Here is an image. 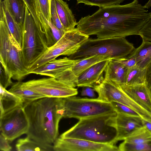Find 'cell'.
I'll list each match as a JSON object with an SVG mask.
<instances>
[{"instance_id":"obj_1","label":"cell","mask_w":151,"mask_h":151,"mask_svg":"<svg viewBox=\"0 0 151 151\" xmlns=\"http://www.w3.org/2000/svg\"><path fill=\"white\" fill-rule=\"evenodd\" d=\"M138 0L131 3L99 8L91 15L82 17L77 28L89 36L103 39L138 35L150 17Z\"/></svg>"},{"instance_id":"obj_2","label":"cell","mask_w":151,"mask_h":151,"mask_svg":"<svg viewBox=\"0 0 151 151\" xmlns=\"http://www.w3.org/2000/svg\"><path fill=\"white\" fill-rule=\"evenodd\" d=\"M29 122L27 137L43 143H54L59 124L63 116V99L45 97L24 104Z\"/></svg>"},{"instance_id":"obj_3","label":"cell","mask_w":151,"mask_h":151,"mask_svg":"<svg viewBox=\"0 0 151 151\" xmlns=\"http://www.w3.org/2000/svg\"><path fill=\"white\" fill-rule=\"evenodd\" d=\"M117 115L116 112L80 119L60 137L114 145L117 142Z\"/></svg>"},{"instance_id":"obj_4","label":"cell","mask_w":151,"mask_h":151,"mask_svg":"<svg viewBox=\"0 0 151 151\" xmlns=\"http://www.w3.org/2000/svg\"><path fill=\"white\" fill-rule=\"evenodd\" d=\"M135 49L125 37L89 38L76 53L68 58L75 60L94 55H107L113 60H119L127 58Z\"/></svg>"},{"instance_id":"obj_5","label":"cell","mask_w":151,"mask_h":151,"mask_svg":"<svg viewBox=\"0 0 151 151\" xmlns=\"http://www.w3.org/2000/svg\"><path fill=\"white\" fill-rule=\"evenodd\" d=\"M22 33V52L24 65L28 70L48 47L45 32L37 27L27 6Z\"/></svg>"},{"instance_id":"obj_6","label":"cell","mask_w":151,"mask_h":151,"mask_svg":"<svg viewBox=\"0 0 151 151\" xmlns=\"http://www.w3.org/2000/svg\"><path fill=\"white\" fill-rule=\"evenodd\" d=\"M4 19H0V64L12 78L19 81L29 74L21 50L13 43Z\"/></svg>"},{"instance_id":"obj_7","label":"cell","mask_w":151,"mask_h":151,"mask_svg":"<svg viewBox=\"0 0 151 151\" xmlns=\"http://www.w3.org/2000/svg\"><path fill=\"white\" fill-rule=\"evenodd\" d=\"M77 28L66 32L54 45L48 47L29 68V72L39 68L60 55L68 56L76 53L89 38Z\"/></svg>"},{"instance_id":"obj_8","label":"cell","mask_w":151,"mask_h":151,"mask_svg":"<svg viewBox=\"0 0 151 151\" xmlns=\"http://www.w3.org/2000/svg\"><path fill=\"white\" fill-rule=\"evenodd\" d=\"M73 96L63 98L64 118L80 119L116 112L111 103L97 98H82Z\"/></svg>"},{"instance_id":"obj_9","label":"cell","mask_w":151,"mask_h":151,"mask_svg":"<svg viewBox=\"0 0 151 151\" xmlns=\"http://www.w3.org/2000/svg\"><path fill=\"white\" fill-rule=\"evenodd\" d=\"M29 122L23 106H17L0 117V133L10 142L27 134Z\"/></svg>"},{"instance_id":"obj_10","label":"cell","mask_w":151,"mask_h":151,"mask_svg":"<svg viewBox=\"0 0 151 151\" xmlns=\"http://www.w3.org/2000/svg\"><path fill=\"white\" fill-rule=\"evenodd\" d=\"M22 85L47 97L64 98L78 93L77 89L68 86L55 78L50 77L22 82Z\"/></svg>"},{"instance_id":"obj_11","label":"cell","mask_w":151,"mask_h":151,"mask_svg":"<svg viewBox=\"0 0 151 151\" xmlns=\"http://www.w3.org/2000/svg\"><path fill=\"white\" fill-rule=\"evenodd\" d=\"M56 151H118L115 145L99 143L84 139L59 137L54 142Z\"/></svg>"},{"instance_id":"obj_12","label":"cell","mask_w":151,"mask_h":151,"mask_svg":"<svg viewBox=\"0 0 151 151\" xmlns=\"http://www.w3.org/2000/svg\"><path fill=\"white\" fill-rule=\"evenodd\" d=\"M113 59L109 55H94L79 59V60L68 70L57 75L56 79L71 87L76 86L78 77L88 68L99 62Z\"/></svg>"},{"instance_id":"obj_13","label":"cell","mask_w":151,"mask_h":151,"mask_svg":"<svg viewBox=\"0 0 151 151\" xmlns=\"http://www.w3.org/2000/svg\"><path fill=\"white\" fill-rule=\"evenodd\" d=\"M110 60L96 63L86 70L77 78L76 86L93 88L100 83L104 79L103 75Z\"/></svg>"},{"instance_id":"obj_14","label":"cell","mask_w":151,"mask_h":151,"mask_svg":"<svg viewBox=\"0 0 151 151\" xmlns=\"http://www.w3.org/2000/svg\"><path fill=\"white\" fill-rule=\"evenodd\" d=\"M117 113L116 120L117 131V142L124 140L134 131L144 126L142 119L140 116Z\"/></svg>"},{"instance_id":"obj_15","label":"cell","mask_w":151,"mask_h":151,"mask_svg":"<svg viewBox=\"0 0 151 151\" xmlns=\"http://www.w3.org/2000/svg\"><path fill=\"white\" fill-rule=\"evenodd\" d=\"M119 86L127 95L151 112V88L146 83Z\"/></svg>"},{"instance_id":"obj_16","label":"cell","mask_w":151,"mask_h":151,"mask_svg":"<svg viewBox=\"0 0 151 151\" xmlns=\"http://www.w3.org/2000/svg\"><path fill=\"white\" fill-rule=\"evenodd\" d=\"M79 59H71L66 57L51 60L44 65L29 72L34 73L54 78L58 74L66 70L78 61Z\"/></svg>"},{"instance_id":"obj_17","label":"cell","mask_w":151,"mask_h":151,"mask_svg":"<svg viewBox=\"0 0 151 151\" xmlns=\"http://www.w3.org/2000/svg\"><path fill=\"white\" fill-rule=\"evenodd\" d=\"M2 11L4 20L9 31L13 43L22 51V28L14 19L3 0H0V10Z\"/></svg>"},{"instance_id":"obj_18","label":"cell","mask_w":151,"mask_h":151,"mask_svg":"<svg viewBox=\"0 0 151 151\" xmlns=\"http://www.w3.org/2000/svg\"><path fill=\"white\" fill-rule=\"evenodd\" d=\"M128 69L118 60H110L105 70L104 78L119 85L124 84Z\"/></svg>"},{"instance_id":"obj_19","label":"cell","mask_w":151,"mask_h":151,"mask_svg":"<svg viewBox=\"0 0 151 151\" xmlns=\"http://www.w3.org/2000/svg\"><path fill=\"white\" fill-rule=\"evenodd\" d=\"M0 87V117L17 106H24L25 101L23 99L7 91L1 85Z\"/></svg>"},{"instance_id":"obj_20","label":"cell","mask_w":151,"mask_h":151,"mask_svg":"<svg viewBox=\"0 0 151 151\" xmlns=\"http://www.w3.org/2000/svg\"><path fill=\"white\" fill-rule=\"evenodd\" d=\"M135 59L136 66L146 69L151 63V42L142 40L141 44L128 56Z\"/></svg>"},{"instance_id":"obj_21","label":"cell","mask_w":151,"mask_h":151,"mask_svg":"<svg viewBox=\"0 0 151 151\" xmlns=\"http://www.w3.org/2000/svg\"><path fill=\"white\" fill-rule=\"evenodd\" d=\"M60 21L66 31L74 29L77 22L68 4L63 0H55Z\"/></svg>"},{"instance_id":"obj_22","label":"cell","mask_w":151,"mask_h":151,"mask_svg":"<svg viewBox=\"0 0 151 151\" xmlns=\"http://www.w3.org/2000/svg\"><path fill=\"white\" fill-rule=\"evenodd\" d=\"M3 1L14 19L22 28L26 6L24 0Z\"/></svg>"},{"instance_id":"obj_23","label":"cell","mask_w":151,"mask_h":151,"mask_svg":"<svg viewBox=\"0 0 151 151\" xmlns=\"http://www.w3.org/2000/svg\"><path fill=\"white\" fill-rule=\"evenodd\" d=\"M19 151H49L54 150L53 146L50 144L43 143L32 140L28 137L18 139L16 145Z\"/></svg>"},{"instance_id":"obj_24","label":"cell","mask_w":151,"mask_h":151,"mask_svg":"<svg viewBox=\"0 0 151 151\" xmlns=\"http://www.w3.org/2000/svg\"><path fill=\"white\" fill-rule=\"evenodd\" d=\"M9 91L23 99L24 104L46 97L43 95L32 91L24 87L22 82L18 81L12 84Z\"/></svg>"},{"instance_id":"obj_25","label":"cell","mask_w":151,"mask_h":151,"mask_svg":"<svg viewBox=\"0 0 151 151\" xmlns=\"http://www.w3.org/2000/svg\"><path fill=\"white\" fill-rule=\"evenodd\" d=\"M146 69L137 66L128 68L126 74L125 83L132 85L146 83Z\"/></svg>"},{"instance_id":"obj_26","label":"cell","mask_w":151,"mask_h":151,"mask_svg":"<svg viewBox=\"0 0 151 151\" xmlns=\"http://www.w3.org/2000/svg\"><path fill=\"white\" fill-rule=\"evenodd\" d=\"M124 141L134 144H142L151 141V136L149 132L144 126L134 131Z\"/></svg>"},{"instance_id":"obj_27","label":"cell","mask_w":151,"mask_h":151,"mask_svg":"<svg viewBox=\"0 0 151 151\" xmlns=\"http://www.w3.org/2000/svg\"><path fill=\"white\" fill-rule=\"evenodd\" d=\"M51 0H36L38 12L43 28L51 21L50 6Z\"/></svg>"},{"instance_id":"obj_28","label":"cell","mask_w":151,"mask_h":151,"mask_svg":"<svg viewBox=\"0 0 151 151\" xmlns=\"http://www.w3.org/2000/svg\"><path fill=\"white\" fill-rule=\"evenodd\" d=\"M118 148L120 151H151V141L134 144L124 141L119 145Z\"/></svg>"},{"instance_id":"obj_29","label":"cell","mask_w":151,"mask_h":151,"mask_svg":"<svg viewBox=\"0 0 151 151\" xmlns=\"http://www.w3.org/2000/svg\"><path fill=\"white\" fill-rule=\"evenodd\" d=\"M125 0H76L77 4L81 3L99 8L120 5Z\"/></svg>"},{"instance_id":"obj_30","label":"cell","mask_w":151,"mask_h":151,"mask_svg":"<svg viewBox=\"0 0 151 151\" xmlns=\"http://www.w3.org/2000/svg\"><path fill=\"white\" fill-rule=\"evenodd\" d=\"M31 14L37 27L43 30L40 16L38 12L36 0H23Z\"/></svg>"},{"instance_id":"obj_31","label":"cell","mask_w":151,"mask_h":151,"mask_svg":"<svg viewBox=\"0 0 151 151\" xmlns=\"http://www.w3.org/2000/svg\"><path fill=\"white\" fill-rule=\"evenodd\" d=\"M51 22L58 29L66 32L60 19L56 8L55 0H51L50 6Z\"/></svg>"},{"instance_id":"obj_32","label":"cell","mask_w":151,"mask_h":151,"mask_svg":"<svg viewBox=\"0 0 151 151\" xmlns=\"http://www.w3.org/2000/svg\"><path fill=\"white\" fill-rule=\"evenodd\" d=\"M110 103L115 111L117 113H121L132 116H140L134 110L124 104L114 101Z\"/></svg>"},{"instance_id":"obj_33","label":"cell","mask_w":151,"mask_h":151,"mask_svg":"<svg viewBox=\"0 0 151 151\" xmlns=\"http://www.w3.org/2000/svg\"><path fill=\"white\" fill-rule=\"evenodd\" d=\"M149 13L150 17L140 30L139 35L142 40L151 42V12Z\"/></svg>"},{"instance_id":"obj_34","label":"cell","mask_w":151,"mask_h":151,"mask_svg":"<svg viewBox=\"0 0 151 151\" xmlns=\"http://www.w3.org/2000/svg\"><path fill=\"white\" fill-rule=\"evenodd\" d=\"M12 78L10 75L0 64V85L6 88L9 86L13 84Z\"/></svg>"},{"instance_id":"obj_35","label":"cell","mask_w":151,"mask_h":151,"mask_svg":"<svg viewBox=\"0 0 151 151\" xmlns=\"http://www.w3.org/2000/svg\"><path fill=\"white\" fill-rule=\"evenodd\" d=\"M48 24L50 26L53 38L56 43L62 37L66 32L58 29L51 21L48 22Z\"/></svg>"},{"instance_id":"obj_36","label":"cell","mask_w":151,"mask_h":151,"mask_svg":"<svg viewBox=\"0 0 151 151\" xmlns=\"http://www.w3.org/2000/svg\"><path fill=\"white\" fill-rule=\"evenodd\" d=\"M7 139L1 133L0 136V149L3 151H10L12 149Z\"/></svg>"},{"instance_id":"obj_37","label":"cell","mask_w":151,"mask_h":151,"mask_svg":"<svg viewBox=\"0 0 151 151\" xmlns=\"http://www.w3.org/2000/svg\"><path fill=\"white\" fill-rule=\"evenodd\" d=\"M128 68L136 66V63L134 58L132 57H127V58L117 60Z\"/></svg>"},{"instance_id":"obj_38","label":"cell","mask_w":151,"mask_h":151,"mask_svg":"<svg viewBox=\"0 0 151 151\" xmlns=\"http://www.w3.org/2000/svg\"><path fill=\"white\" fill-rule=\"evenodd\" d=\"M95 89L93 88L89 87H85L83 89L81 94L82 96L94 97L95 96Z\"/></svg>"},{"instance_id":"obj_39","label":"cell","mask_w":151,"mask_h":151,"mask_svg":"<svg viewBox=\"0 0 151 151\" xmlns=\"http://www.w3.org/2000/svg\"><path fill=\"white\" fill-rule=\"evenodd\" d=\"M146 83L151 88V63L146 68Z\"/></svg>"},{"instance_id":"obj_40","label":"cell","mask_w":151,"mask_h":151,"mask_svg":"<svg viewBox=\"0 0 151 151\" xmlns=\"http://www.w3.org/2000/svg\"><path fill=\"white\" fill-rule=\"evenodd\" d=\"M142 121L144 126L148 130L151 136V122L143 119H142Z\"/></svg>"},{"instance_id":"obj_41","label":"cell","mask_w":151,"mask_h":151,"mask_svg":"<svg viewBox=\"0 0 151 151\" xmlns=\"http://www.w3.org/2000/svg\"><path fill=\"white\" fill-rule=\"evenodd\" d=\"M143 6L145 9H149L151 6V0H149Z\"/></svg>"},{"instance_id":"obj_42","label":"cell","mask_w":151,"mask_h":151,"mask_svg":"<svg viewBox=\"0 0 151 151\" xmlns=\"http://www.w3.org/2000/svg\"><path fill=\"white\" fill-rule=\"evenodd\" d=\"M68 0V1H70V0Z\"/></svg>"}]
</instances>
